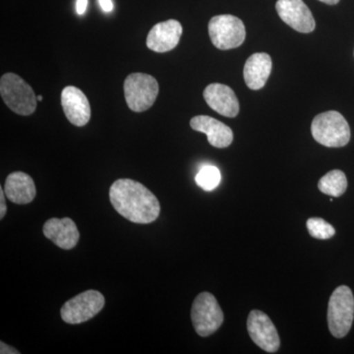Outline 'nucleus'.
<instances>
[{"instance_id": "b1692460", "label": "nucleus", "mask_w": 354, "mask_h": 354, "mask_svg": "<svg viewBox=\"0 0 354 354\" xmlns=\"http://www.w3.org/2000/svg\"><path fill=\"white\" fill-rule=\"evenodd\" d=\"M0 353L1 354H18L19 351H16L15 348H11V346H7L6 342H1L0 344Z\"/></svg>"}, {"instance_id": "20e7f679", "label": "nucleus", "mask_w": 354, "mask_h": 354, "mask_svg": "<svg viewBox=\"0 0 354 354\" xmlns=\"http://www.w3.org/2000/svg\"><path fill=\"white\" fill-rule=\"evenodd\" d=\"M327 318L330 334L335 337L342 339L348 334L354 319L353 293L348 286H339L332 293Z\"/></svg>"}, {"instance_id": "f03ea898", "label": "nucleus", "mask_w": 354, "mask_h": 354, "mask_svg": "<svg viewBox=\"0 0 354 354\" xmlns=\"http://www.w3.org/2000/svg\"><path fill=\"white\" fill-rule=\"evenodd\" d=\"M311 133L315 141L329 148H341L351 140L348 121L335 111L318 114L312 121Z\"/></svg>"}, {"instance_id": "7ed1b4c3", "label": "nucleus", "mask_w": 354, "mask_h": 354, "mask_svg": "<svg viewBox=\"0 0 354 354\" xmlns=\"http://www.w3.org/2000/svg\"><path fill=\"white\" fill-rule=\"evenodd\" d=\"M0 94L7 106L19 115H31L37 109L34 90L20 76L6 73L0 79Z\"/></svg>"}, {"instance_id": "ddd939ff", "label": "nucleus", "mask_w": 354, "mask_h": 354, "mask_svg": "<svg viewBox=\"0 0 354 354\" xmlns=\"http://www.w3.org/2000/svg\"><path fill=\"white\" fill-rule=\"evenodd\" d=\"M205 101L221 115L235 118L239 113V102L232 88L220 83L209 84L205 88Z\"/></svg>"}, {"instance_id": "dca6fc26", "label": "nucleus", "mask_w": 354, "mask_h": 354, "mask_svg": "<svg viewBox=\"0 0 354 354\" xmlns=\"http://www.w3.org/2000/svg\"><path fill=\"white\" fill-rule=\"evenodd\" d=\"M4 191L9 201L18 205L29 204L37 195L32 177L22 171L12 172L7 176Z\"/></svg>"}, {"instance_id": "a211bd4d", "label": "nucleus", "mask_w": 354, "mask_h": 354, "mask_svg": "<svg viewBox=\"0 0 354 354\" xmlns=\"http://www.w3.org/2000/svg\"><path fill=\"white\" fill-rule=\"evenodd\" d=\"M318 188L324 194L332 197H339L348 188V179L344 171L334 169L328 172L320 179Z\"/></svg>"}, {"instance_id": "5701e85b", "label": "nucleus", "mask_w": 354, "mask_h": 354, "mask_svg": "<svg viewBox=\"0 0 354 354\" xmlns=\"http://www.w3.org/2000/svg\"><path fill=\"white\" fill-rule=\"evenodd\" d=\"M100 6L104 12H111L113 9V3L111 0H99Z\"/></svg>"}, {"instance_id": "1a4fd4ad", "label": "nucleus", "mask_w": 354, "mask_h": 354, "mask_svg": "<svg viewBox=\"0 0 354 354\" xmlns=\"http://www.w3.org/2000/svg\"><path fill=\"white\" fill-rule=\"evenodd\" d=\"M247 330L252 341L263 351L274 353L281 346L279 333L270 317L260 310H252L247 319Z\"/></svg>"}, {"instance_id": "f257e3e1", "label": "nucleus", "mask_w": 354, "mask_h": 354, "mask_svg": "<svg viewBox=\"0 0 354 354\" xmlns=\"http://www.w3.org/2000/svg\"><path fill=\"white\" fill-rule=\"evenodd\" d=\"M109 199L114 209L132 223L147 225L160 216L158 198L143 184L132 179L114 181L109 189Z\"/></svg>"}, {"instance_id": "6ab92c4d", "label": "nucleus", "mask_w": 354, "mask_h": 354, "mask_svg": "<svg viewBox=\"0 0 354 354\" xmlns=\"http://www.w3.org/2000/svg\"><path fill=\"white\" fill-rule=\"evenodd\" d=\"M195 180L199 187L205 191H212L218 187L221 183V172L218 167L207 165L198 172Z\"/></svg>"}, {"instance_id": "9b49d317", "label": "nucleus", "mask_w": 354, "mask_h": 354, "mask_svg": "<svg viewBox=\"0 0 354 354\" xmlns=\"http://www.w3.org/2000/svg\"><path fill=\"white\" fill-rule=\"evenodd\" d=\"M62 106L67 120L75 127H85L90 121V102L80 88L74 86L65 87L62 93Z\"/></svg>"}, {"instance_id": "39448f33", "label": "nucleus", "mask_w": 354, "mask_h": 354, "mask_svg": "<svg viewBox=\"0 0 354 354\" xmlns=\"http://www.w3.org/2000/svg\"><path fill=\"white\" fill-rule=\"evenodd\" d=\"M223 310L212 293L202 292L196 298L191 308L193 327L200 337H209L220 329L223 323Z\"/></svg>"}, {"instance_id": "9d476101", "label": "nucleus", "mask_w": 354, "mask_h": 354, "mask_svg": "<svg viewBox=\"0 0 354 354\" xmlns=\"http://www.w3.org/2000/svg\"><path fill=\"white\" fill-rule=\"evenodd\" d=\"M276 9L279 18L295 31L308 34L315 29V20L304 0H278Z\"/></svg>"}, {"instance_id": "a878e982", "label": "nucleus", "mask_w": 354, "mask_h": 354, "mask_svg": "<svg viewBox=\"0 0 354 354\" xmlns=\"http://www.w3.org/2000/svg\"><path fill=\"white\" fill-rule=\"evenodd\" d=\"M37 99H38L39 102L43 101V97L41 95H37Z\"/></svg>"}, {"instance_id": "aec40b11", "label": "nucleus", "mask_w": 354, "mask_h": 354, "mask_svg": "<svg viewBox=\"0 0 354 354\" xmlns=\"http://www.w3.org/2000/svg\"><path fill=\"white\" fill-rule=\"evenodd\" d=\"M306 225L309 234L316 239L326 241V239H332L335 234V230L333 225L321 218H309Z\"/></svg>"}, {"instance_id": "412c9836", "label": "nucleus", "mask_w": 354, "mask_h": 354, "mask_svg": "<svg viewBox=\"0 0 354 354\" xmlns=\"http://www.w3.org/2000/svg\"><path fill=\"white\" fill-rule=\"evenodd\" d=\"M4 195H6V191L3 190V188L0 187V220H2L6 215L7 207Z\"/></svg>"}, {"instance_id": "6e6552de", "label": "nucleus", "mask_w": 354, "mask_h": 354, "mask_svg": "<svg viewBox=\"0 0 354 354\" xmlns=\"http://www.w3.org/2000/svg\"><path fill=\"white\" fill-rule=\"evenodd\" d=\"M106 300L97 290H87L65 302L60 315L65 323L77 325L87 322L104 308Z\"/></svg>"}, {"instance_id": "0eeeda50", "label": "nucleus", "mask_w": 354, "mask_h": 354, "mask_svg": "<svg viewBox=\"0 0 354 354\" xmlns=\"http://www.w3.org/2000/svg\"><path fill=\"white\" fill-rule=\"evenodd\" d=\"M208 29L212 43L221 50L239 48L246 37L243 22L232 15L215 16L209 20Z\"/></svg>"}, {"instance_id": "423d86ee", "label": "nucleus", "mask_w": 354, "mask_h": 354, "mask_svg": "<svg viewBox=\"0 0 354 354\" xmlns=\"http://www.w3.org/2000/svg\"><path fill=\"white\" fill-rule=\"evenodd\" d=\"M158 81L145 73H132L124 81L125 101L128 108L142 113L155 104L158 95Z\"/></svg>"}, {"instance_id": "4468645a", "label": "nucleus", "mask_w": 354, "mask_h": 354, "mask_svg": "<svg viewBox=\"0 0 354 354\" xmlns=\"http://www.w3.org/2000/svg\"><path fill=\"white\" fill-rule=\"evenodd\" d=\"M43 232L46 239L64 250L74 248L80 239L76 223L70 218H53L46 221Z\"/></svg>"}, {"instance_id": "393cba45", "label": "nucleus", "mask_w": 354, "mask_h": 354, "mask_svg": "<svg viewBox=\"0 0 354 354\" xmlns=\"http://www.w3.org/2000/svg\"><path fill=\"white\" fill-rule=\"evenodd\" d=\"M319 1L324 2V3L329 4V6H335L339 2V0H319Z\"/></svg>"}, {"instance_id": "f3484780", "label": "nucleus", "mask_w": 354, "mask_h": 354, "mask_svg": "<svg viewBox=\"0 0 354 354\" xmlns=\"http://www.w3.org/2000/svg\"><path fill=\"white\" fill-rule=\"evenodd\" d=\"M272 59L268 53H254L247 59L243 76L247 87L260 90L267 83L272 71Z\"/></svg>"}, {"instance_id": "4be33fe9", "label": "nucleus", "mask_w": 354, "mask_h": 354, "mask_svg": "<svg viewBox=\"0 0 354 354\" xmlns=\"http://www.w3.org/2000/svg\"><path fill=\"white\" fill-rule=\"evenodd\" d=\"M88 6V0H77L76 11L79 15H83L86 12Z\"/></svg>"}, {"instance_id": "f8f14e48", "label": "nucleus", "mask_w": 354, "mask_h": 354, "mask_svg": "<svg viewBox=\"0 0 354 354\" xmlns=\"http://www.w3.org/2000/svg\"><path fill=\"white\" fill-rule=\"evenodd\" d=\"M183 35V26L177 20H167L153 26L147 37V46L156 53L174 50Z\"/></svg>"}, {"instance_id": "2eb2a0df", "label": "nucleus", "mask_w": 354, "mask_h": 354, "mask_svg": "<svg viewBox=\"0 0 354 354\" xmlns=\"http://www.w3.org/2000/svg\"><path fill=\"white\" fill-rule=\"evenodd\" d=\"M190 127L195 131L205 133L209 143L215 148H227L234 141L232 130L225 123L211 116H195L190 121Z\"/></svg>"}]
</instances>
